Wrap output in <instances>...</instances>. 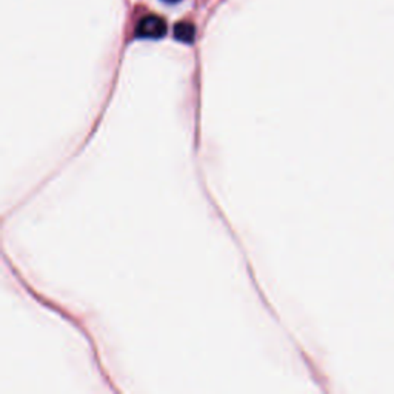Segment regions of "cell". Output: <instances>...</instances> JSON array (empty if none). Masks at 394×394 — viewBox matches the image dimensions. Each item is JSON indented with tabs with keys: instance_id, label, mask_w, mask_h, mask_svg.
Wrapping results in <instances>:
<instances>
[{
	"instance_id": "cell-1",
	"label": "cell",
	"mask_w": 394,
	"mask_h": 394,
	"mask_svg": "<svg viewBox=\"0 0 394 394\" xmlns=\"http://www.w3.org/2000/svg\"><path fill=\"white\" fill-rule=\"evenodd\" d=\"M165 34H167V22L154 14L142 17L136 26V35L140 39H161Z\"/></svg>"
},
{
	"instance_id": "cell-2",
	"label": "cell",
	"mask_w": 394,
	"mask_h": 394,
	"mask_svg": "<svg viewBox=\"0 0 394 394\" xmlns=\"http://www.w3.org/2000/svg\"><path fill=\"white\" fill-rule=\"evenodd\" d=\"M174 38L185 44H192L196 38V28L190 22H179L174 26Z\"/></svg>"
},
{
	"instance_id": "cell-3",
	"label": "cell",
	"mask_w": 394,
	"mask_h": 394,
	"mask_svg": "<svg viewBox=\"0 0 394 394\" xmlns=\"http://www.w3.org/2000/svg\"><path fill=\"white\" fill-rule=\"evenodd\" d=\"M163 2H167V3H177V2H181V0H163Z\"/></svg>"
}]
</instances>
